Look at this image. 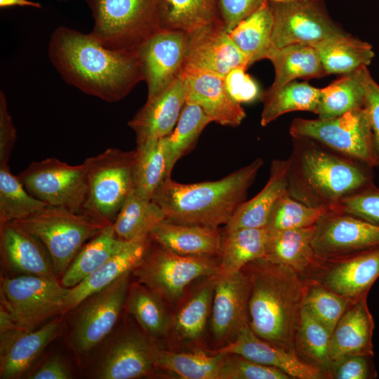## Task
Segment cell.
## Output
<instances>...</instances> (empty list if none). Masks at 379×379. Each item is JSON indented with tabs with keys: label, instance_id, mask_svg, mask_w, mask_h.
Masks as SVG:
<instances>
[{
	"label": "cell",
	"instance_id": "cell-1",
	"mask_svg": "<svg viewBox=\"0 0 379 379\" xmlns=\"http://www.w3.org/2000/svg\"><path fill=\"white\" fill-rule=\"evenodd\" d=\"M48 56L65 83L108 102L122 100L144 81L138 50L110 49L68 27L53 30Z\"/></svg>",
	"mask_w": 379,
	"mask_h": 379
},
{
	"label": "cell",
	"instance_id": "cell-2",
	"mask_svg": "<svg viewBox=\"0 0 379 379\" xmlns=\"http://www.w3.org/2000/svg\"><path fill=\"white\" fill-rule=\"evenodd\" d=\"M241 270L249 282V326L265 341L295 353V335L305 279L291 267L263 258L248 263Z\"/></svg>",
	"mask_w": 379,
	"mask_h": 379
},
{
	"label": "cell",
	"instance_id": "cell-3",
	"mask_svg": "<svg viewBox=\"0 0 379 379\" xmlns=\"http://www.w3.org/2000/svg\"><path fill=\"white\" fill-rule=\"evenodd\" d=\"M287 192L312 207L333 210L373 184L371 168L309 140L292 138Z\"/></svg>",
	"mask_w": 379,
	"mask_h": 379
},
{
	"label": "cell",
	"instance_id": "cell-4",
	"mask_svg": "<svg viewBox=\"0 0 379 379\" xmlns=\"http://www.w3.org/2000/svg\"><path fill=\"white\" fill-rule=\"evenodd\" d=\"M263 165L261 158L215 181L184 184L166 178L152 200L166 220L218 228L227 225L246 201L248 190Z\"/></svg>",
	"mask_w": 379,
	"mask_h": 379
},
{
	"label": "cell",
	"instance_id": "cell-5",
	"mask_svg": "<svg viewBox=\"0 0 379 379\" xmlns=\"http://www.w3.org/2000/svg\"><path fill=\"white\" fill-rule=\"evenodd\" d=\"M15 222L44 244L56 277L65 274L87 241L112 223L88 213H77L48 205Z\"/></svg>",
	"mask_w": 379,
	"mask_h": 379
},
{
	"label": "cell",
	"instance_id": "cell-6",
	"mask_svg": "<svg viewBox=\"0 0 379 379\" xmlns=\"http://www.w3.org/2000/svg\"><path fill=\"white\" fill-rule=\"evenodd\" d=\"M94 23L91 35L114 50H138L161 27L158 0H86Z\"/></svg>",
	"mask_w": 379,
	"mask_h": 379
},
{
	"label": "cell",
	"instance_id": "cell-7",
	"mask_svg": "<svg viewBox=\"0 0 379 379\" xmlns=\"http://www.w3.org/2000/svg\"><path fill=\"white\" fill-rule=\"evenodd\" d=\"M289 133L292 138L313 140L370 168L379 165L365 107L331 119L295 118Z\"/></svg>",
	"mask_w": 379,
	"mask_h": 379
},
{
	"label": "cell",
	"instance_id": "cell-8",
	"mask_svg": "<svg viewBox=\"0 0 379 379\" xmlns=\"http://www.w3.org/2000/svg\"><path fill=\"white\" fill-rule=\"evenodd\" d=\"M68 290L55 276L4 277L1 305L18 328L32 331L54 316L63 314Z\"/></svg>",
	"mask_w": 379,
	"mask_h": 379
},
{
	"label": "cell",
	"instance_id": "cell-9",
	"mask_svg": "<svg viewBox=\"0 0 379 379\" xmlns=\"http://www.w3.org/2000/svg\"><path fill=\"white\" fill-rule=\"evenodd\" d=\"M214 257L182 255L152 240L143 259L132 272L138 282L161 298L174 301L194 279L220 273V259Z\"/></svg>",
	"mask_w": 379,
	"mask_h": 379
},
{
	"label": "cell",
	"instance_id": "cell-10",
	"mask_svg": "<svg viewBox=\"0 0 379 379\" xmlns=\"http://www.w3.org/2000/svg\"><path fill=\"white\" fill-rule=\"evenodd\" d=\"M136 150L108 148L87 158L88 191L84 213L113 223L133 189Z\"/></svg>",
	"mask_w": 379,
	"mask_h": 379
},
{
	"label": "cell",
	"instance_id": "cell-11",
	"mask_svg": "<svg viewBox=\"0 0 379 379\" xmlns=\"http://www.w3.org/2000/svg\"><path fill=\"white\" fill-rule=\"evenodd\" d=\"M17 176L30 194L48 206L84 212L88 191L85 162L69 165L47 158L32 162Z\"/></svg>",
	"mask_w": 379,
	"mask_h": 379
},
{
	"label": "cell",
	"instance_id": "cell-12",
	"mask_svg": "<svg viewBox=\"0 0 379 379\" xmlns=\"http://www.w3.org/2000/svg\"><path fill=\"white\" fill-rule=\"evenodd\" d=\"M131 272L88 296L75 307L68 341L76 354H87L112 331L125 305Z\"/></svg>",
	"mask_w": 379,
	"mask_h": 379
},
{
	"label": "cell",
	"instance_id": "cell-13",
	"mask_svg": "<svg viewBox=\"0 0 379 379\" xmlns=\"http://www.w3.org/2000/svg\"><path fill=\"white\" fill-rule=\"evenodd\" d=\"M268 3L273 17L270 48L311 45L345 34L329 18L319 0Z\"/></svg>",
	"mask_w": 379,
	"mask_h": 379
},
{
	"label": "cell",
	"instance_id": "cell-14",
	"mask_svg": "<svg viewBox=\"0 0 379 379\" xmlns=\"http://www.w3.org/2000/svg\"><path fill=\"white\" fill-rule=\"evenodd\" d=\"M311 244L319 259L347 258L379 247V225L328 211L314 226Z\"/></svg>",
	"mask_w": 379,
	"mask_h": 379
},
{
	"label": "cell",
	"instance_id": "cell-15",
	"mask_svg": "<svg viewBox=\"0 0 379 379\" xmlns=\"http://www.w3.org/2000/svg\"><path fill=\"white\" fill-rule=\"evenodd\" d=\"M187 33L160 29L138 48L147 98L166 91L186 65Z\"/></svg>",
	"mask_w": 379,
	"mask_h": 379
},
{
	"label": "cell",
	"instance_id": "cell-16",
	"mask_svg": "<svg viewBox=\"0 0 379 379\" xmlns=\"http://www.w3.org/2000/svg\"><path fill=\"white\" fill-rule=\"evenodd\" d=\"M378 277L379 247L342 259H319L318 265L302 278L356 300L367 298Z\"/></svg>",
	"mask_w": 379,
	"mask_h": 379
},
{
	"label": "cell",
	"instance_id": "cell-17",
	"mask_svg": "<svg viewBox=\"0 0 379 379\" xmlns=\"http://www.w3.org/2000/svg\"><path fill=\"white\" fill-rule=\"evenodd\" d=\"M180 77L185 102L199 106L212 122L237 127L246 117L241 104L228 94L221 75L186 64Z\"/></svg>",
	"mask_w": 379,
	"mask_h": 379
},
{
	"label": "cell",
	"instance_id": "cell-18",
	"mask_svg": "<svg viewBox=\"0 0 379 379\" xmlns=\"http://www.w3.org/2000/svg\"><path fill=\"white\" fill-rule=\"evenodd\" d=\"M249 282L242 271L214 276L211 330L219 342H232L248 324Z\"/></svg>",
	"mask_w": 379,
	"mask_h": 379
},
{
	"label": "cell",
	"instance_id": "cell-19",
	"mask_svg": "<svg viewBox=\"0 0 379 379\" xmlns=\"http://www.w3.org/2000/svg\"><path fill=\"white\" fill-rule=\"evenodd\" d=\"M186 64L223 77L236 67H249L247 58L231 39L222 19L187 33Z\"/></svg>",
	"mask_w": 379,
	"mask_h": 379
},
{
	"label": "cell",
	"instance_id": "cell-20",
	"mask_svg": "<svg viewBox=\"0 0 379 379\" xmlns=\"http://www.w3.org/2000/svg\"><path fill=\"white\" fill-rule=\"evenodd\" d=\"M156 347L144 334L126 332L107 345L93 376L98 379H132L147 375L156 368Z\"/></svg>",
	"mask_w": 379,
	"mask_h": 379
},
{
	"label": "cell",
	"instance_id": "cell-21",
	"mask_svg": "<svg viewBox=\"0 0 379 379\" xmlns=\"http://www.w3.org/2000/svg\"><path fill=\"white\" fill-rule=\"evenodd\" d=\"M54 319L34 330L17 326L0 331V378H19L31 367L45 347L59 334Z\"/></svg>",
	"mask_w": 379,
	"mask_h": 379
},
{
	"label": "cell",
	"instance_id": "cell-22",
	"mask_svg": "<svg viewBox=\"0 0 379 379\" xmlns=\"http://www.w3.org/2000/svg\"><path fill=\"white\" fill-rule=\"evenodd\" d=\"M218 353L238 354L259 364L277 368L292 379H327L318 368L302 361L295 353L273 345L259 338L248 323Z\"/></svg>",
	"mask_w": 379,
	"mask_h": 379
},
{
	"label": "cell",
	"instance_id": "cell-23",
	"mask_svg": "<svg viewBox=\"0 0 379 379\" xmlns=\"http://www.w3.org/2000/svg\"><path fill=\"white\" fill-rule=\"evenodd\" d=\"M0 246L4 266L11 272L55 276L44 244L15 221L0 225Z\"/></svg>",
	"mask_w": 379,
	"mask_h": 379
},
{
	"label": "cell",
	"instance_id": "cell-24",
	"mask_svg": "<svg viewBox=\"0 0 379 379\" xmlns=\"http://www.w3.org/2000/svg\"><path fill=\"white\" fill-rule=\"evenodd\" d=\"M185 105L182 81L179 77L163 93L147 100L128 122L135 132L137 146L160 140L175 126Z\"/></svg>",
	"mask_w": 379,
	"mask_h": 379
},
{
	"label": "cell",
	"instance_id": "cell-25",
	"mask_svg": "<svg viewBox=\"0 0 379 379\" xmlns=\"http://www.w3.org/2000/svg\"><path fill=\"white\" fill-rule=\"evenodd\" d=\"M151 243L149 236L128 241L102 266L75 286L69 288L63 314L73 310L88 296L107 287L124 274L132 272L143 259Z\"/></svg>",
	"mask_w": 379,
	"mask_h": 379
},
{
	"label": "cell",
	"instance_id": "cell-26",
	"mask_svg": "<svg viewBox=\"0 0 379 379\" xmlns=\"http://www.w3.org/2000/svg\"><path fill=\"white\" fill-rule=\"evenodd\" d=\"M374 326L367 298L351 301L331 333L329 348L331 363L347 355L373 356Z\"/></svg>",
	"mask_w": 379,
	"mask_h": 379
},
{
	"label": "cell",
	"instance_id": "cell-27",
	"mask_svg": "<svg viewBox=\"0 0 379 379\" xmlns=\"http://www.w3.org/2000/svg\"><path fill=\"white\" fill-rule=\"evenodd\" d=\"M149 237L153 241L182 255H220L222 234L218 228L164 220L152 230Z\"/></svg>",
	"mask_w": 379,
	"mask_h": 379
},
{
	"label": "cell",
	"instance_id": "cell-28",
	"mask_svg": "<svg viewBox=\"0 0 379 379\" xmlns=\"http://www.w3.org/2000/svg\"><path fill=\"white\" fill-rule=\"evenodd\" d=\"M288 170V159L272 160L269 179L264 187L240 206L225 230L265 227L273 206L287 191Z\"/></svg>",
	"mask_w": 379,
	"mask_h": 379
},
{
	"label": "cell",
	"instance_id": "cell-29",
	"mask_svg": "<svg viewBox=\"0 0 379 379\" xmlns=\"http://www.w3.org/2000/svg\"><path fill=\"white\" fill-rule=\"evenodd\" d=\"M262 59L271 61L274 79L265 92L273 93L295 79H312L327 76L316 49L308 44H291L269 48Z\"/></svg>",
	"mask_w": 379,
	"mask_h": 379
},
{
	"label": "cell",
	"instance_id": "cell-30",
	"mask_svg": "<svg viewBox=\"0 0 379 379\" xmlns=\"http://www.w3.org/2000/svg\"><path fill=\"white\" fill-rule=\"evenodd\" d=\"M314 227L269 232L263 258L288 266L304 277L319 262L311 244Z\"/></svg>",
	"mask_w": 379,
	"mask_h": 379
},
{
	"label": "cell",
	"instance_id": "cell-31",
	"mask_svg": "<svg viewBox=\"0 0 379 379\" xmlns=\"http://www.w3.org/2000/svg\"><path fill=\"white\" fill-rule=\"evenodd\" d=\"M311 46L317 51L327 75L353 72L367 67L375 56L370 44L345 33Z\"/></svg>",
	"mask_w": 379,
	"mask_h": 379
},
{
	"label": "cell",
	"instance_id": "cell-32",
	"mask_svg": "<svg viewBox=\"0 0 379 379\" xmlns=\"http://www.w3.org/2000/svg\"><path fill=\"white\" fill-rule=\"evenodd\" d=\"M269 232L266 228L225 230L220 251V273L240 271L265 255Z\"/></svg>",
	"mask_w": 379,
	"mask_h": 379
},
{
	"label": "cell",
	"instance_id": "cell-33",
	"mask_svg": "<svg viewBox=\"0 0 379 379\" xmlns=\"http://www.w3.org/2000/svg\"><path fill=\"white\" fill-rule=\"evenodd\" d=\"M128 242L117 237L113 223L108 225L84 245L62 276L61 284L66 288L75 286L121 250Z\"/></svg>",
	"mask_w": 379,
	"mask_h": 379
},
{
	"label": "cell",
	"instance_id": "cell-34",
	"mask_svg": "<svg viewBox=\"0 0 379 379\" xmlns=\"http://www.w3.org/2000/svg\"><path fill=\"white\" fill-rule=\"evenodd\" d=\"M165 219L164 213L156 203L133 188L113 222V227L118 239L130 241L149 236Z\"/></svg>",
	"mask_w": 379,
	"mask_h": 379
},
{
	"label": "cell",
	"instance_id": "cell-35",
	"mask_svg": "<svg viewBox=\"0 0 379 379\" xmlns=\"http://www.w3.org/2000/svg\"><path fill=\"white\" fill-rule=\"evenodd\" d=\"M331 332L302 305L295 335V353L324 373L327 379L331 365Z\"/></svg>",
	"mask_w": 379,
	"mask_h": 379
},
{
	"label": "cell",
	"instance_id": "cell-36",
	"mask_svg": "<svg viewBox=\"0 0 379 379\" xmlns=\"http://www.w3.org/2000/svg\"><path fill=\"white\" fill-rule=\"evenodd\" d=\"M161 29L187 33L221 19L218 0H158Z\"/></svg>",
	"mask_w": 379,
	"mask_h": 379
},
{
	"label": "cell",
	"instance_id": "cell-37",
	"mask_svg": "<svg viewBox=\"0 0 379 379\" xmlns=\"http://www.w3.org/2000/svg\"><path fill=\"white\" fill-rule=\"evenodd\" d=\"M361 69L343 74L328 86L320 88L315 111L318 118L331 119L364 107L365 88Z\"/></svg>",
	"mask_w": 379,
	"mask_h": 379
},
{
	"label": "cell",
	"instance_id": "cell-38",
	"mask_svg": "<svg viewBox=\"0 0 379 379\" xmlns=\"http://www.w3.org/2000/svg\"><path fill=\"white\" fill-rule=\"evenodd\" d=\"M161 298L138 282L129 286L125 304L128 312L136 319L145 335L151 338L165 337L171 322Z\"/></svg>",
	"mask_w": 379,
	"mask_h": 379
},
{
	"label": "cell",
	"instance_id": "cell-39",
	"mask_svg": "<svg viewBox=\"0 0 379 379\" xmlns=\"http://www.w3.org/2000/svg\"><path fill=\"white\" fill-rule=\"evenodd\" d=\"M320 88L307 82L291 81L273 93H264L260 124L266 126L284 114L295 111L315 113Z\"/></svg>",
	"mask_w": 379,
	"mask_h": 379
},
{
	"label": "cell",
	"instance_id": "cell-40",
	"mask_svg": "<svg viewBox=\"0 0 379 379\" xmlns=\"http://www.w3.org/2000/svg\"><path fill=\"white\" fill-rule=\"evenodd\" d=\"M273 17L268 1L241 21L229 34L247 58L248 65L262 60L270 48Z\"/></svg>",
	"mask_w": 379,
	"mask_h": 379
},
{
	"label": "cell",
	"instance_id": "cell-41",
	"mask_svg": "<svg viewBox=\"0 0 379 379\" xmlns=\"http://www.w3.org/2000/svg\"><path fill=\"white\" fill-rule=\"evenodd\" d=\"M211 122V119L199 106L185 102L173 130L162 138L169 176L175 163L194 147Z\"/></svg>",
	"mask_w": 379,
	"mask_h": 379
},
{
	"label": "cell",
	"instance_id": "cell-42",
	"mask_svg": "<svg viewBox=\"0 0 379 379\" xmlns=\"http://www.w3.org/2000/svg\"><path fill=\"white\" fill-rule=\"evenodd\" d=\"M226 354L208 355L201 352L178 353L156 347V368L173 373L184 379H219Z\"/></svg>",
	"mask_w": 379,
	"mask_h": 379
},
{
	"label": "cell",
	"instance_id": "cell-43",
	"mask_svg": "<svg viewBox=\"0 0 379 379\" xmlns=\"http://www.w3.org/2000/svg\"><path fill=\"white\" fill-rule=\"evenodd\" d=\"M133 166V188L145 197L152 199L161 183L171 176L162 138L136 147Z\"/></svg>",
	"mask_w": 379,
	"mask_h": 379
},
{
	"label": "cell",
	"instance_id": "cell-44",
	"mask_svg": "<svg viewBox=\"0 0 379 379\" xmlns=\"http://www.w3.org/2000/svg\"><path fill=\"white\" fill-rule=\"evenodd\" d=\"M46 206L27 191L8 164L0 165V225L26 218Z\"/></svg>",
	"mask_w": 379,
	"mask_h": 379
},
{
	"label": "cell",
	"instance_id": "cell-45",
	"mask_svg": "<svg viewBox=\"0 0 379 379\" xmlns=\"http://www.w3.org/2000/svg\"><path fill=\"white\" fill-rule=\"evenodd\" d=\"M213 292L214 276L180 310L174 321L175 331L180 338L196 340L201 336L211 309Z\"/></svg>",
	"mask_w": 379,
	"mask_h": 379
},
{
	"label": "cell",
	"instance_id": "cell-46",
	"mask_svg": "<svg viewBox=\"0 0 379 379\" xmlns=\"http://www.w3.org/2000/svg\"><path fill=\"white\" fill-rule=\"evenodd\" d=\"M329 210L309 206L286 191L273 206L265 228L270 232L314 227Z\"/></svg>",
	"mask_w": 379,
	"mask_h": 379
},
{
	"label": "cell",
	"instance_id": "cell-47",
	"mask_svg": "<svg viewBox=\"0 0 379 379\" xmlns=\"http://www.w3.org/2000/svg\"><path fill=\"white\" fill-rule=\"evenodd\" d=\"M302 305L332 333L351 301L319 283L305 279Z\"/></svg>",
	"mask_w": 379,
	"mask_h": 379
},
{
	"label": "cell",
	"instance_id": "cell-48",
	"mask_svg": "<svg viewBox=\"0 0 379 379\" xmlns=\"http://www.w3.org/2000/svg\"><path fill=\"white\" fill-rule=\"evenodd\" d=\"M219 379H292L282 371L238 354H226Z\"/></svg>",
	"mask_w": 379,
	"mask_h": 379
},
{
	"label": "cell",
	"instance_id": "cell-49",
	"mask_svg": "<svg viewBox=\"0 0 379 379\" xmlns=\"http://www.w3.org/2000/svg\"><path fill=\"white\" fill-rule=\"evenodd\" d=\"M379 225V189L371 184L343 200L333 210Z\"/></svg>",
	"mask_w": 379,
	"mask_h": 379
},
{
	"label": "cell",
	"instance_id": "cell-50",
	"mask_svg": "<svg viewBox=\"0 0 379 379\" xmlns=\"http://www.w3.org/2000/svg\"><path fill=\"white\" fill-rule=\"evenodd\" d=\"M373 355L351 354L331 363L328 379H371L377 378Z\"/></svg>",
	"mask_w": 379,
	"mask_h": 379
},
{
	"label": "cell",
	"instance_id": "cell-51",
	"mask_svg": "<svg viewBox=\"0 0 379 379\" xmlns=\"http://www.w3.org/2000/svg\"><path fill=\"white\" fill-rule=\"evenodd\" d=\"M246 66L231 69L224 77L225 88L237 102H251L261 97L258 84L246 72Z\"/></svg>",
	"mask_w": 379,
	"mask_h": 379
},
{
	"label": "cell",
	"instance_id": "cell-52",
	"mask_svg": "<svg viewBox=\"0 0 379 379\" xmlns=\"http://www.w3.org/2000/svg\"><path fill=\"white\" fill-rule=\"evenodd\" d=\"M365 88V105L373 135L374 151L379 163V84L373 79L367 67L361 69Z\"/></svg>",
	"mask_w": 379,
	"mask_h": 379
},
{
	"label": "cell",
	"instance_id": "cell-53",
	"mask_svg": "<svg viewBox=\"0 0 379 379\" xmlns=\"http://www.w3.org/2000/svg\"><path fill=\"white\" fill-rule=\"evenodd\" d=\"M267 0H218L220 18L229 32Z\"/></svg>",
	"mask_w": 379,
	"mask_h": 379
},
{
	"label": "cell",
	"instance_id": "cell-54",
	"mask_svg": "<svg viewBox=\"0 0 379 379\" xmlns=\"http://www.w3.org/2000/svg\"><path fill=\"white\" fill-rule=\"evenodd\" d=\"M17 132L8 109L6 95L0 92V165L8 164Z\"/></svg>",
	"mask_w": 379,
	"mask_h": 379
},
{
	"label": "cell",
	"instance_id": "cell-55",
	"mask_svg": "<svg viewBox=\"0 0 379 379\" xmlns=\"http://www.w3.org/2000/svg\"><path fill=\"white\" fill-rule=\"evenodd\" d=\"M27 378L29 379H69L72 378L70 368L59 356L47 359Z\"/></svg>",
	"mask_w": 379,
	"mask_h": 379
},
{
	"label": "cell",
	"instance_id": "cell-56",
	"mask_svg": "<svg viewBox=\"0 0 379 379\" xmlns=\"http://www.w3.org/2000/svg\"><path fill=\"white\" fill-rule=\"evenodd\" d=\"M13 6H32L36 8H41V5L39 3L29 0H0L1 8Z\"/></svg>",
	"mask_w": 379,
	"mask_h": 379
},
{
	"label": "cell",
	"instance_id": "cell-57",
	"mask_svg": "<svg viewBox=\"0 0 379 379\" xmlns=\"http://www.w3.org/2000/svg\"><path fill=\"white\" fill-rule=\"evenodd\" d=\"M267 1H270V2H291V1H305V0H267Z\"/></svg>",
	"mask_w": 379,
	"mask_h": 379
},
{
	"label": "cell",
	"instance_id": "cell-58",
	"mask_svg": "<svg viewBox=\"0 0 379 379\" xmlns=\"http://www.w3.org/2000/svg\"><path fill=\"white\" fill-rule=\"evenodd\" d=\"M58 1H67L68 0H58Z\"/></svg>",
	"mask_w": 379,
	"mask_h": 379
}]
</instances>
